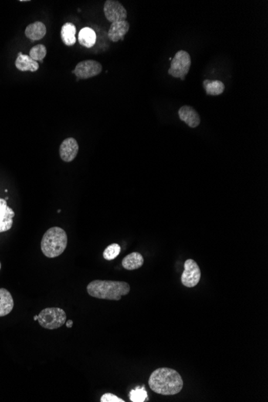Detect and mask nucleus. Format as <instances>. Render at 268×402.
<instances>
[{
  "instance_id": "nucleus-1",
  "label": "nucleus",
  "mask_w": 268,
  "mask_h": 402,
  "mask_svg": "<svg viewBox=\"0 0 268 402\" xmlns=\"http://www.w3.org/2000/svg\"><path fill=\"white\" fill-rule=\"evenodd\" d=\"M152 391L157 394L176 395L183 388V380L178 371L159 368L150 375L148 380Z\"/></svg>"
},
{
  "instance_id": "nucleus-2",
  "label": "nucleus",
  "mask_w": 268,
  "mask_h": 402,
  "mask_svg": "<svg viewBox=\"0 0 268 402\" xmlns=\"http://www.w3.org/2000/svg\"><path fill=\"white\" fill-rule=\"evenodd\" d=\"M130 291V284L123 281L96 280L87 286V292L90 297L108 301H120Z\"/></svg>"
},
{
  "instance_id": "nucleus-3",
  "label": "nucleus",
  "mask_w": 268,
  "mask_h": 402,
  "mask_svg": "<svg viewBox=\"0 0 268 402\" xmlns=\"http://www.w3.org/2000/svg\"><path fill=\"white\" fill-rule=\"evenodd\" d=\"M68 245V236L62 228L51 227L41 240V250L46 257L53 259L63 254Z\"/></svg>"
},
{
  "instance_id": "nucleus-4",
  "label": "nucleus",
  "mask_w": 268,
  "mask_h": 402,
  "mask_svg": "<svg viewBox=\"0 0 268 402\" xmlns=\"http://www.w3.org/2000/svg\"><path fill=\"white\" fill-rule=\"evenodd\" d=\"M66 320V313L61 308H48L40 311L37 321L43 328L54 330L65 325Z\"/></svg>"
},
{
  "instance_id": "nucleus-5",
  "label": "nucleus",
  "mask_w": 268,
  "mask_h": 402,
  "mask_svg": "<svg viewBox=\"0 0 268 402\" xmlns=\"http://www.w3.org/2000/svg\"><path fill=\"white\" fill-rule=\"evenodd\" d=\"M191 67V57L190 54L185 51L180 50L175 54L171 60L168 73L174 78H180L185 80V76L188 74Z\"/></svg>"
},
{
  "instance_id": "nucleus-6",
  "label": "nucleus",
  "mask_w": 268,
  "mask_h": 402,
  "mask_svg": "<svg viewBox=\"0 0 268 402\" xmlns=\"http://www.w3.org/2000/svg\"><path fill=\"white\" fill-rule=\"evenodd\" d=\"M201 279V270L198 263L189 259L184 263V271L181 274V281L185 287H194L198 285Z\"/></svg>"
},
{
  "instance_id": "nucleus-7",
  "label": "nucleus",
  "mask_w": 268,
  "mask_h": 402,
  "mask_svg": "<svg viewBox=\"0 0 268 402\" xmlns=\"http://www.w3.org/2000/svg\"><path fill=\"white\" fill-rule=\"evenodd\" d=\"M104 13L106 19L112 24L126 21L127 11L124 6L117 0H107L104 4Z\"/></svg>"
},
{
  "instance_id": "nucleus-8",
  "label": "nucleus",
  "mask_w": 268,
  "mask_h": 402,
  "mask_svg": "<svg viewBox=\"0 0 268 402\" xmlns=\"http://www.w3.org/2000/svg\"><path fill=\"white\" fill-rule=\"evenodd\" d=\"M102 69V65L98 61L93 59H87L78 63L74 70L72 71V73L76 75L78 79L86 80L89 78L98 76L101 73Z\"/></svg>"
},
{
  "instance_id": "nucleus-9",
  "label": "nucleus",
  "mask_w": 268,
  "mask_h": 402,
  "mask_svg": "<svg viewBox=\"0 0 268 402\" xmlns=\"http://www.w3.org/2000/svg\"><path fill=\"white\" fill-rule=\"evenodd\" d=\"M79 152L77 141L73 137H68L64 140L59 146V153L60 158L65 162H71L76 158Z\"/></svg>"
},
{
  "instance_id": "nucleus-10",
  "label": "nucleus",
  "mask_w": 268,
  "mask_h": 402,
  "mask_svg": "<svg viewBox=\"0 0 268 402\" xmlns=\"http://www.w3.org/2000/svg\"><path fill=\"white\" fill-rule=\"evenodd\" d=\"M15 212L8 206L6 199H0V233L11 230Z\"/></svg>"
},
{
  "instance_id": "nucleus-11",
  "label": "nucleus",
  "mask_w": 268,
  "mask_h": 402,
  "mask_svg": "<svg viewBox=\"0 0 268 402\" xmlns=\"http://www.w3.org/2000/svg\"><path fill=\"white\" fill-rule=\"evenodd\" d=\"M178 116L180 120L184 121L191 128H196L201 123L199 114L191 106L184 105L180 108Z\"/></svg>"
},
{
  "instance_id": "nucleus-12",
  "label": "nucleus",
  "mask_w": 268,
  "mask_h": 402,
  "mask_svg": "<svg viewBox=\"0 0 268 402\" xmlns=\"http://www.w3.org/2000/svg\"><path fill=\"white\" fill-rule=\"evenodd\" d=\"M130 31V24L127 21L115 22L109 27L108 37L112 42L117 43L118 41L124 39L127 32Z\"/></svg>"
},
{
  "instance_id": "nucleus-13",
  "label": "nucleus",
  "mask_w": 268,
  "mask_h": 402,
  "mask_svg": "<svg viewBox=\"0 0 268 402\" xmlns=\"http://www.w3.org/2000/svg\"><path fill=\"white\" fill-rule=\"evenodd\" d=\"M47 33V28L42 22L33 23L28 25L25 30L26 37L32 41H37L45 37Z\"/></svg>"
},
{
  "instance_id": "nucleus-14",
  "label": "nucleus",
  "mask_w": 268,
  "mask_h": 402,
  "mask_svg": "<svg viewBox=\"0 0 268 402\" xmlns=\"http://www.w3.org/2000/svg\"><path fill=\"white\" fill-rule=\"evenodd\" d=\"M15 67L22 72H36L39 66L38 62L35 61L28 55H24L22 52L18 54V57L15 60Z\"/></svg>"
},
{
  "instance_id": "nucleus-15",
  "label": "nucleus",
  "mask_w": 268,
  "mask_h": 402,
  "mask_svg": "<svg viewBox=\"0 0 268 402\" xmlns=\"http://www.w3.org/2000/svg\"><path fill=\"white\" fill-rule=\"evenodd\" d=\"M13 308V297L10 291L5 288H0V317L11 313Z\"/></svg>"
},
{
  "instance_id": "nucleus-16",
  "label": "nucleus",
  "mask_w": 268,
  "mask_h": 402,
  "mask_svg": "<svg viewBox=\"0 0 268 402\" xmlns=\"http://www.w3.org/2000/svg\"><path fill=\"white\" fill-rule=\"evenodd\" d=\"M121 264H122V267L128 271L137 270V269L142 267L144 264V258L141 253L133 252L123 259Z\"/></svg>"
},
{
  "instance_id": "nucleus-17",
  "label": "nucleus",
  "mask_w": 268,
  "mask_h": 402,
  "mask_svg": "<svg viewBox=\"0 0 268 402\" xmlns=\"http://www.w3.org/2000/svg\"><path fill=\"white\" fill-rule=\"evenodd\" d=\"M96 41V34L94 30L90 28H84L78 35V42L81 46L90 49L94 46Z\"/></svg>"
},
{
  "instance_id": "nucleus-18",
  "label": "nucleus",
  "mask_w": 268,
  "mask_h": 402,
  "mask_svg": "<svg viewBox=\"0 0 268 402\" xmlns=\"http://www.w3.org/2000/svg\"><path fill=\"white\" fill-rule=\"evenodd\" d=\"M76 26L72 23H66L62 27L60 32L63 43L67 46L74 45L76 42Z\"/></svg>"
},
{
  "instance_id": "nucleus-19",
  "label": "nucleus",
  "mask_w": 268,
  "mask_h": 402,
  "mask_svg": "<svg viewBox=\"0 0 268 402\" xmlns=\"http://www.w3.org/2000/svg\"><path fill=\"white\" fill-rule=\"evenodd\" d=\"M205 93L210 96H218L225 91V84L220 80H205L203 82Z\"/></svg>"
},
{
  "instance_id": "nucleus-20",
  "label": "nucleus",
  "mask_w": 268,
  "mask_h": 402,
  "mask_svg": "<svg viewBox=\"0 0 268 402\" xmlns=\"http://www.w3.org/2000/svg\"><path fill=\"white\" fill-rule=\"evenodd\" d=\"M46 56L47 49L45 45H35L30 50L29 56L35 61L43 62V59H45Z\"/></svg>"
},
{
  "instance_id": "nucleus-21",
  "label": "nucleus",
  "mask_w": 268,
  "mask_h": 402,
  "mask_svg": "<svg viewBox=\"0 0 268 402\" xmlns=\"http://www.w3.org/2000/svg\"><path fill=\"white\" fill-rule=\"evenodd\" d=\"M130 400L133 402H144L148 399V393L146 391L144 386L132 389L130 393Z\"/></svg>"
},
{
  "instance_id": "nucleus-22",
  "label": "nucleus",
  "mask_w": 268,
  "mask_h": 402,
  "mask_svg": "<svg viewBox=\"0 0 268 402\" xmlns=\"http://www.w3.org/2000/svg\"><path fill=\"white\" fill-rule=\"evenodd\" d=\"M120 252V245L117 243H113L106 247L104 250L103 257L106 260H113L119 256Z\"/></svg>"
},
{
  "instance_id": "nucleus-23",
  "label": "nucleus",
  "mask_w": 268,
  "mask_h": 402,
  "mask_svg": "<svg viewBox=\"0 0 268 402\" xmlns=\"http://www.w3.org/2000/svg\"><path fill=\"white\" fill-rule=\"evenodd\" d=\"M100 401L101 402H125L126 400L123 399L119 398L116 395L113 393H106L100 397Z\"/></svg>"
},
{
  "instance_id": "nucleus-24",
  "label": "nucleus",
  "mask_w": 268,
  "mask_h": 402,
  "mask_svg": "<svg viewBox=\"0 0 268 402\" xmlns=\"http://www.w3.org/2000/svg\"><path fill=\"white\" fill-rule=\"evenodd\" d=\"M65 325H66L67 328H72V325H73V321L69 320V321H66V323H65Z\"/></svg>"
},
{
  "instance_id": "nucleus-25",
  "label": "nucleus",
  "mask_w": 268,
  "mask_h": 402,
  "mask_svg": "<svg viewBox=\"0 0 268 402\" xmlns=\"http://www.w3.org/2000/svg\"><path fill=\"white\" fill-rule=\"evenodd\" d=\"M37 320H38V315H35V316H34V321H37Z\"/></svg>"
},
{
  "instance_id": "nucleus-26",
  "label": "nucleus",
  "mask_w": 268,
  "mask_h": 402,
  "mask_svg": "<svg viewBox=\"0 0 268 402\" xmlns=\"http://www.w3.org/2000/svg\"><path fill=\"white\" fill-rule=\"evenodd\" d=\"M0 269H1V263H0Z\"/></svg>"
}]
</instances>
